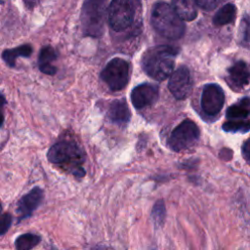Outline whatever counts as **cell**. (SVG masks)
Masks as SVG:
<instances>
[{
    "label": "cell",
    "mask_w": 250,
    "mask_h": 250,
    "mask_svg": "<svg viewBox=\"0 0 250 250\" xmlns=\"http://www.w3.org/2000/svg\"><path fill=\"white\" fill-rule=\"evenodd\" d=\"M179 49L169 45L149 48L142 58V66L151 78L162 81L173 72Z\"/></svg>",
    "instance_id": "obj_1"
},
{
    "label": "cell",
    "mask_w": 250,
    "mask_h": 250,
    "mask_svg": "<svg viewBox=\"0 0 250 250\" xmlns=\"http://www.w3.org/2000/svg\"><path fill=\"white\" fill-rule=\"evenodd\" d=\"M47 158L51 163L62 165L76 178L85 176V170L82 167L85 154L73 141H60L54 144L47 152Z\"/></svg>",
    "instance_id": "obj_2"
},
{
    "label": "cell",
    "mask_w": 250,
    "mask_h": 250,
    "mask_svg": "<svg viewBox=\"0 0 250 250\" xmlns=\"http://www.w3.org/2000/svg\"><path fill=\"white\" fill-rule=\"evenodd\" d=\"M151 23L160 35L172 40L181 38L186 29L184 21L166 2L154 4L151 10Z\"/></svg>",
    "instance_id": "obj_3"
},
{
    "label": "cell",
    "mask_w": 250,
    "mask_h": 250,
    "mask_svg": "<svg viewBox=\"0 0 250 250\" xmlns=\"http://www.w3.org/2000/svg\"><path fill=\"white\" fill-rule=\"evenodd\" d=\"M107 0H84L81 9V26L83 34L99 37L104 32Z\"/></svg>",
    "instance_id": "obj_4"
},
{
    "label": "cell",
    "mask_w": 250,
    "mask_h": 250,
    "mask_svg": "<svg viewBox=\"0 0 250 250\" xmlns=\"http://www.w3.org/2000/svg\"><path fill=\"white\" fill-rule=\"evenodd\" d=\"M137 0H111L107 8V22L115 31H122L134 21Z\"/></svg>",
    "instance_id": "obj_5"
},
{
    "label": "cell",
    "mask_w": 250,
    "mask_h": 250,
    "mask_svg": "<svg viewBox=\"0 0 250 250\" xmlns=\"http://www.w3.org/2000/svg\"><path fill=\"white\" fill-rule=\"evenodd\" d=\"M198 139L197 125L193 121L186 119L172 131L168 139V146L174 151H182L193 146Z\"/></svg>",
    "instance_id": "obj_6"
},
{
    "label": "cell",
    "mask_w": 250,
    "mask_h": 250,
    "mask_svg": "<svg viewBox=\"0 0 250 250\" xmlns=\"http://www.w3.org/2000/svg\"><path fill=\"white\" fill-rule=\"evenodd\" d=\"M101 78L112 91L125 88L129 81L128 62L121 58H113L102 70Z\"/></svg>",
    "instance_id": "obj_7"
},
{
    "label": "cell",
    "mask_w": 250,
    "mask_h": 250,
    "mask_svg": "<svg viewBox=\"0 0 250 250\" xmlns=\"http://www.w3.org/2000/svg\"><path fill=\"white\" fill-rule=\"evenodd\" d=\"M168 88L178 100H184L189 96L192 90V81L187 66L181 65L170 74Z\"/></svg>",
    "instance_id": "obj_8"
},
{
    "label": "cell",
    "mask_w": 250,
    "mask_h": 250,
    "mask_svg": "<svg viewBox=\"0 0 250 250\" xmlns=\"http://www.w3.org/2000/svg\"><path fill=\"white\" fill-rule=\"evenodd\" d=\"M225 94L218 84H207L201 94V107L209 115L218 114L223 108Z\"/></svg>",
    "instance_id": "obj_9"
},
{
    "label": "cell",
    "mask_w": 250,
    "mask_h": 250,
    "mask_svg": "<svg viewBox=\"0 0 250 250\" xmlns=\"http://www.w3.org/2000/svg\"><path fill=\"white\" fill-rule=\"evenodd\" d=\"M159 96V89L157 85L151 83H144L135 87L131 92V102L135 108L141 109L143 107L153 104Z\"/></svg>",
    "instance_id": "obj_10"
},
{
    "label": "cell",
    "mask_w": 250,
    "mask_h": 250,
    "mask_svg": "<svg viewBox=\"0 0 250 250\" xmlns=\"http://www.w3.org/2000/svg\"><path fill=\"white\" fill-rule=\"evenodd\" d=\"M44 198V191L41 188L35 187L26 194H24L18 202L17 212L19 214V221L24 220L31 216L41 204Z\"/></svg>",
    "instance_id": "obj_11"
},
{
    "label": "cell",
    "mask_w": 250,
    "mask_h": 250,
    "mask_svg": "<svg viewBox=\"0 0 250 250\" xmlns=\"http://www.w3.org/2000/svg\"><path fill=\"white\" fill-rule=\"evenodd\" d=\"M228 82L229 87L236 91L246 89L250 85V68L243 61L236 62L228 70Z\"/></svg>",
    "instance_id": "obj_12"
},
{
    "label": "cell",
    "mask_w": 250,
    "mask_h": 250,
    "mask_svg": "<svg viewBox=\"0 0 250 250\" xmlns=\"http://www.w3.org/2000/svg\"><path fill=\"white\" fill-rule=\"evenodd\" d=\"M131 112L125 100H114L111 102L108 107L109 119L118 124L126 125L130 120Z\"/></svg>",
    "instance_id": "obj_13"
},
{
    "label": "cell",
    "mask_w": 250,
    "mask_h": 250,
    "mask_svg": "<svg viewBox=\"0 0 250 250\" xmlns=\"http://www.w3.org/2000/svg\"><path fill=\"white\" fill-rule=\"evenodd\" d=\"M57 52L52 46H44L41 48L38 55V67L44 74L54 75L57 72V67L53 65V62L57 60Z\"/></svg>",
    "instance_id": "obj_14"
},
{
    "label": "cell",
    "mask_w": 250,
    "mask_h": 250,
    "mask_svg": "<svg viewBox=\"0 0 250 250\" xmlns=\"http://www.w3.org/2000/svg\"><path fill=\"white\" fill-rule=\"evenodd\" d=\"M175 12L183 21H193L197 17V5L194 0H172Z\"/></svg>",
    "instance_id": "obj_15"
},
{
    "label": "cell",
    "mask_w": 250,
    "mask_h": 250,
    "mask_svg": "<svg viewBox=\"0 0 250 250\" xmlns=\"http://www.w3.org/2000/svg\"><path fill=\"white\" fill-rule=\"evenodd\" d=\"M32 53V47L29 44H23L16 48L6 49L2 53V59L8 66L14 67L16 65V60L20 57L28 58Z\"/></svg>",
    "instance_id": "obj_16"
},
{
    "label": "cell",
    "mask_w": 250,
    "mask_h": 250,
    "mask_svg": "<svg viewBox=\"0 0 250 250\" xmlns=\"http://www.w3.org/2000/svg\"><path fill=\"white\" fill-rule=\"evenodd\" d=\"M236 15V8L233 4L228 3L218 10L213 17V23L217 26H222L233 21Z\"/></svg>",
    "instance_id": "obj_17"
},
{
    "label": "cell",
    "mask_w": 250,
    "mask_h": 250,
    "mask_svg": "<svg viewBox=\"0 0 250 250\" xmlns=\"http://www.w3.org/2000/svg\"><path fill=\"white\" fill-rule=\"evenodd\" d=\"M250 114V99L244 98L237 104L230 105L226 112L229 119H244Z\"/></svg>",
    "instance_id": "obj_18"
},
{
    "label": "cell",
    "mask_w": 250,
    "mask_h": 250,
    "mask_svg": "<svg viewBox=\"0 0 250 250\" xmlns=\"http://www.w3.org/2000/svg\"><path fill=\"white\" fill-rule=\"evenodd\" d=\"M40 241L41 237L39 235L34 233H24L17 237L15 245L18 250H28L38 245Z\"/></svg>",
    "instance_id": "obj_19"
},
{
    "label": "cell",
    "mask_w": 250,
    "mask_h": 250,
    "mask_svg": "<svg viewBox=\"0 0 250 250\" xmlns=\"http://www.w3.org/2000/svg\"><path fill=\"white\" fill-rule=\"evenodd\" d=\"M223 130L230 133H246L250 130V121L230 120L224 123Z\"/></svg>",
    "instance_id": "obj_20"
},
{
    "label": "cell",
    "mask_w": 250,
    "mask_h": 250,
    "mask_svg": "<svg viewBox=\"0 0 250 250\" xmlns=\"http://www.w3.org/2000/svg\"><path fill=\"white\" fill-rule=\"evenodd\" d=\"M152 220L153 223L156 226H161L164 222L165 216H166V209L163 200H158L154 206L152 207V212H151Z\"/></svg>",
    "instance_id": "obj_21"
},
{
    "label": "cell",
    "mask_w": 250,
    "mask_h": 250,
    "mask_svg": "<svg viewBox=\"0 0 250 250\" xmlns=\"http://www.w3.org/2000/svg\"><path fill=\"white\" fill-rule=\"evenodd\" d=\"M241 41L244 45H250V16L243 18L240 27Z\"/></svg>",
    "instance_id": "obj_22"
},
{
    "label": "cell",
    "mask_w": 250,
    "mask_h": 250,
    "mask_svg": "<svg viewBox=\"0 0 250 250\" xmlns=\"http://www.w3.org/2000/svg\"><path fill=\"white\" fill-rule=\"evenodd\" d=\"M13 222V217L10 213H4L0 215V235L5 234L10 229Z\"/></svg>",
    "instance_id": "obj_23"
},
{
    "label": "cell",
    "mask_w": 250,
    "mask_h": 250,
    "mask_svg": "<svg viewBox=\"0 0 250 250\" xmlns=\"http://www.w3.org/2000/svg\"><path fill=\"white\" fill-rule=\"evenodd\" d=\"M196 5L204 11L214 10L221 0H194Z\"/></svg>",
    "instance_id": "obj_24"
},
{
    "label": "cell",
    "mask_w": 250,
    "mask_h": 250,
    "mask_svg": "<svg viewBox=\"0 0 250 250\" xmlns=\"http://www.w3.org/2000/svg\"><path fill=\"white\" fill-rule=\"evenodd\" d=\"M242 155L245 161L250 164V139H248L242 146Z\"/></svg>",
    "instance_id": "obj_25"
},
{
    "label": "cell",
    "mask_w": 250,
    "mask_h": 250,
    "mask_svg": "<svg viewBox=\"0 0 250 250\" xmlns=\"http://www.w3.org/2000/svg\"><path fill=\"white\" fill-rule=\"evenodd\" d=\"M7 102L4 96L0 93V127L3 125L4 122V106L6 105Z\"/></svg>",
    "instance_id": "obj_26"
},
{
    "label": "cell",
    "mask_w": 250,
    "mask_h": 250,
    "mask_svg": "<svg viewBox=\"0 0 250 250\" xmlns=\"http://www.w3.org/2000/svg\"><path fill=\"white\" fill-rule=\"evenodd\" d=\"M1 211H2V204H1V201H0V213H1Z\"/></svg>",
    "instance_id": "obj_27"
}]
</instances>
